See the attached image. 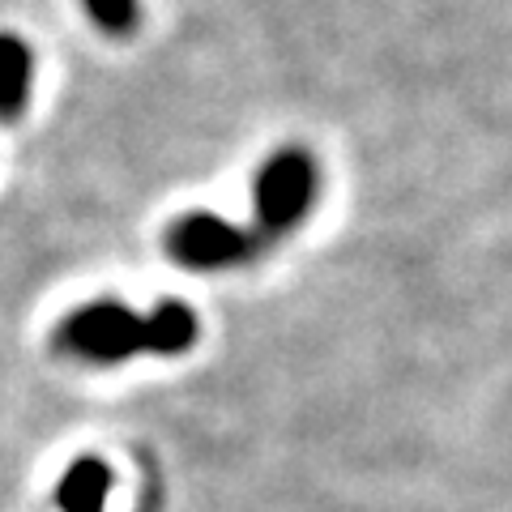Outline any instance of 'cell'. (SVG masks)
Here are the masks:
<instances>
[{"mask_svg": "<svg viewBox=\"0 0 512 512\" xmlns=\"http://www.w3.org/2000/svg\"><path fill=\"white\" fill-rule=\"evenodd\" d=\"M56 350L86 367H120L137 355H150L146 312L124 299H90L56 325Z\"/></svg>", "mask_w": 512, "mask_h": 512, "instance_id": "cell-1", "label": "cell"}, {"mask_svg": "<svg viewBox=\"0 0 512 512\" xmlns=\"http://www.w3.org/2000/svg\"><path fill=\"white\" fill-rule=\"evenodd\" d=\"M316 158L303 150H278L269 154L252 184V205H256V235L261 244H274L286 231H295L308 218L316 201Z\"/></svg>", "mask_w": 512, "mask_h": 512, "instance_id": "cell-2", "label": "cell"}, {"mask_svg": "<svg viewBox=\"0 0 512 512\" xmlns=\"http://www.w3.org/2000/svg\"><path fill=\"white\" fill-rule=\"evenodd\" d=\"M261 235L218 214H184L167 227V252L184 269H231L261 252Z\"/></svg>", "mask_w": 512, "mask_h": 512, "instance_id": "cell-3", "label": "cell"}, {"mask_svg": "<svg viewBox=\"0 0 512 512\" xmlns=\"http://www.w3.org/2000/svg\"><path fill=\"white\" fill-rule=\"evenodd\" d=\"M111 495V470L99 457H77L56 478V512H103Z\"/></svg>", "mask_w": 512, "mask_h": 512, "instance_id": "cell-4", "label": "cell"}, {"mask_svg": "<svg viewBox=\"0 0 512 512\" xmlns=\"http://www.w3.org/2000/svg\"><path fill=\"white\" fill-rule=\"evenodd\" d=\"M30 82H35V56L30 47L0 30V124H13L26 111Z\"/></svg>", "mask_w": 512, "mask_h": 512, "instance_id": "cell-5", "label": "cell"}, {"mask_svg": "<svg viewBox=\"0 0 512 512\" xmlns=\"http://www.w3.org/2000/svg\"><path fill=\"white\" fill-rule=\"evenodd\" d=\"M146 329H150V355H184L197 342V312L184 299H158L146 312Z\"/></svg>", "mask_w": 512, "mask_h": 512, "instance_id": "cell-6", "label": "cell"}, {"mask_svg": "<svg viewBox=\"0 0 512 512\" xmlns=\"http://www.w3.org/2000/svg\"><path fill=\"white\" fill-rule=\"evenodd\" d=\"M82 5L90 13V22L99 30H107V35H116V39L133 35L137 22H141V5H137V0H82Z\"/></svg>", "mask_w": 512, "mask_h": 512, "instance_id": "cell-7", "label": "cell"}]
</instances>
